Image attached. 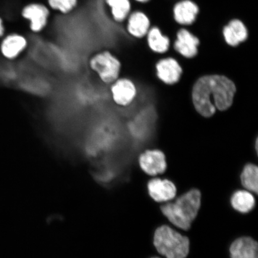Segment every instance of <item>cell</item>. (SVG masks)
Here are the masks:
<instances>
[{
	"label": "cell",
	"instance_id": "obj_1",
	"mask_svg": "<svg viewBox=\"0 0 258 258\" xmlns=\"http://www.w3.org/2000/svg\"><path fill=\"white\" fill-rule=\"evenodd\" d=\"M236 88L227 77L219 75L201 77L193 87L192 98L200 114L211 117L218 109L227 110L233 102Z\"/></svg>",
	"mask_w": 258,
	"mask_h": 258
},
{
	"label": "cell",
	"instance_id": "obj_2",
	"mask_svg": "<svg viewBox=\"0 0 258 258\" xmlns=\"http://www.w3.org/2000/svg\"><path fill=\"white\" fill-rule=\"evenodd\" d=\"M201 195L197 189L185 194L174 203L161 207V211L176 227L188 230L201 207Z\"/></svg>",
	"mask_w": 258,
	"mask_h": 258
},
{
	"label": "cell",
	"instance_id": "obj_3",
	"mask_svg": "<svg viewBox=\"0 0 258 258\" xmlns=\"http://www.w3.org/2000/svg\"><path fill=\"white\" fill-rule=\"evenodd\" d=\"M154 243L157 251L167 258H185L189 253L188 238L166 225L157 229Z\"/></svg>",
	"mask_w": 258,
	"mask_h": 258
},
{
	"label": "cell",
	"instance_id": "obj_4",
	"mask_svg": "<svg viewBox=\"0 0 258 258\" xmlns=\"http://www.w3.org/2000/svg\"><path fill=\"white\" fill-rule=\"evenodd\" d=\"M89 66L105 85H111L120 77L121 63L110 50H101L93 54L89 60Z\"/></svg>",
	"mask_w": 258,
	"mask_h": 258
},
{
	"label": "cell",
	"instance_id": "obj_5",
	"mask_svg": "<svg viewBox=\"0 0 258 258\" xmlns=\"http://www.w3.org/2000/svg\"><path fill=\"white\" fill-rule=\"evenodd\" d=\"M22 18L29 22V29L32 33L40 34L48 25L51 10L40 2H31L25 5L21 11Z\"/></svg>",
	"mask_w": 258,
	"mask_h": 258
},
{
	"label": "cell",
	"instance_id": "obj_6",
	"mask_svg": "<svg viewBox=\"0 0 258 258\" xmlns=\"http://www.w3.org/2000/svg\"><path fill=\"white\" fill-rule=\"evenodd\" d=\"M0 43V52L9 60H14L23 53L28 47V38L19 32L5 34Z\"/></svg>",
	"mask_w": 258,
	"mask_h": 258
},
{
	"label": "cell",
	"instance_id": "obj_7",
	"mask_svg": "<svg viewBox=\"0 0 258 258\" xmlns=\"http://www.w3.org/2000/svg\"><path fill=\"white\" fill-rule=\"evenodd\" d=\"M200 43L201 41L196 35L185 27H182L177 31L172 46L180 55L192 58L198 55Z\"/></svg>",
	"mask_w": 258,
	"mask_h": 258
},
{
	"label": "cell",
	"instance_id": "obj_8",
	"mask_svg": "<svg viewBox=\"0 0 258 258\" xmlns=\"http://www.w3.org/2000/svg\"><path fill=\"white\" fill-rule=\"evenodd\" d=\"M110 92L116 105L121 106H128L136 97L137 88L132 80L127 78H119L111 84Z\"/></svg>",
	"mask_w": 258,
	"mask_h": 258
},
{
	"label": "cell",
	"instance_id": "obj_9",
	"mask_svg": "<svg viewBox=\"0 0 258 258\" xmlns=\"http://www.w3.org/2000/svg\"><path fill=\"white\" fill-rule=\"evenodd\" d=\"M124 30L134 39L145 38L151 28L149 18L144 12L139 10L132 11L124 24Z\"/></svg>",
	"mask_w": 258,
	"mask_h": 258
},
{
	"label": "cell",
	"instance_id": "obj_10",
	"mask_svg": "<svg viewBox=\"0 0 258 258\" xmlns=\"http://www.w3.org/2000/svg\"><path fill=\"white\" fill-rule=\"evenodd\" d=\"M199 12V6L192 0H179L173 8L174 20L183 27L192 25Z\"/></svg>",
	"mask_w": 258,
	"mask_h": 258
},
{
	"label": "cell",
	"instance_id": "obj_11",
	"mask_svg": "<svg viewBox=\"0 0 258 258\" xmlns=\"http://www.w3.org/2000/svg\"><path fill=\"white\" fill-rule=\"evenodd\" d=\"M140 166L150 175L163 173L166 169L165 156L159 150L147 151L140 157Z\"/></svg>",
	"mask_w": 258,
	"mask_h": 258
},
{
	"label": "cell",
	"instance_id": "obj_12",
	"mask_svg": "<svg viewBox=\"0 0 258 258\" xmlns=\"http://www.w3.org/2000/svg\"><path fill=\"white\" fill-rule=\"evenodd\" d=\"M222 36L228 46L236 47L247 39V29L240 19H233L222 29Z\"/></svg>",
	"mask_w": 258,
	"mask_h": 258
},
{
	"label": "cell",
	"instance_id": "obj_13",
	"mask_svg": "<svg viewBox=\"0 0 258 258\" xmlns=\"http://www.w3.org/2000/svg\"><path fill=\"white\" fill-rule=\"evenodd\" d=\"M156 69L159 78L167 85H173L178 82L182 73L177 61L172 57L160 60Z\"/></svg>",
	"mask_w": 258,
	"mask_h": 258
},
{
	"label": "cell",
	"instance_id": "obj_14",
	"mask_svg": "<svg viewBox=\"0 0 258 258\" xmlns=\"http://www.w3.org/2000/svg\"><path fill=\"white\" fill-rule=\"evenodd\" d=\"M148 188L151 198L157 202L169 201L176 196V187L168 180L154 179L148 183Z\"/></svg>",
	"mask_w": 258,
	"mask_h": 258
},
{
	"label": "cell",
	"instance_id": "obj_15",
	"mask_svg": "<svg viewBox=\"0 0 258 258\" xmlns=\"http://www.w3.org/2000/svg\"><path fill=\"white\" fill-rule=\"evenodd\" d=\"M145 38L148 47L153 52L163 54L170 49V38L163 34L160 29L156 26L150 28Z\"/></svg>",
	"mask_w": 258,
	"mask_h": 258
},
{
	"label": "cell",
	"instance_id": "obj_16",
	"mask_svg": "<svg viewBox=\"0 0 258 258\" xmlns=\"http://www.w3.org/2000/svg\"><path fill=\"white\" fill-rule=\"evenodd\" d=\"M231 258H258L257 243L251 238L235 240L230 248Z\"/></svg>",
	"mask_w": 258,
	"mask_h": 258
},
{
	"label": "cell",
	"instance_id": "obj_17",
	"mask_svg": "<svg viewBox=\"0 0 258 258\" xmlns=\"http://www.w3.org/2000/svg\"><path fill=\"white\" fill-rule=\"evenodd\" d=\"M104 3L109 9L112 21L117 24H124L132 12L131 0H104Z\"/></svg>",
	"mask_w": 258,
	"mask_h": 258
},
{
	"label": "cell",
	"instance_id": "obj_18",
	"mask_svg": "<svg viewBox=\"0 0 258 258\" xmlns=\"http://www.w3.org/2000/svg\"><path fill=\"white\" fill-rule=\"evenodd\" d=\"M254 197L251 193L246 191H238L234 193L231 199V204L233 208L242 213L249 212L254 206Z\"/></svg>",
	"mask_w": 258,
	"mask_h": 258
},
{
	"label": "cell",
	"instance_id": "obj_19",
	"mask_svg": "<svg viewBox=\"0 0 258 258\" xmlns=\"http://www.w3.org/2000/svg\"><path fill=\"white\" fill-rule=\"evenodd\" d=\"M242 184L248 190L257 193L258 191V169L254 164H247L241 176Z\"/></svg>",
	"mask_w": 258,
	"mask_h": 258
},
{
	"label": "cell",
	"instance_id": "obj_20",
	"mask_svg": "<svg viewBox=\"0 0 258 258\" xmlns=\"http://www.w3.org/2000/svg\"><path fill=\"white\" fill-rule=\"evenodd\" d=\"M78 5L79 0H47L48 8L64 15L70 14Z\"/></svg>",
	"mask_w": 258,
	"mask_h": 258
},
{
	"label": "cell",
	"instance_id": "obj_21",
	"mask_svg": "<svg viewBox=\"0 0 258 258\" xmlns=\"http://www.w3.org/2000/svg\"><path fill=\"white\" fill-rule=\"evenodd\" d=\"M6 34V27L3 19L0 16V38Z\"/></svg>",
	"mask_w": 258,
	"mask_h": 258
},
{
	"label": "cell",
	"instance_id": "obj_22",
	"mask_svg": "<svg viewBox=\"0 0 258 258\" xmlns=\"http://www.w3.org/2000/svg\"><path fill=\"white\" fill-rule=\"evenodd\" d=\"M135 2L140 3V4H144L150 1V0H133Z\"/></svg>",
	"mask_w": 258,
	"mask_h": 258
},
{
	"label": "cell",
	"instance_id": "obj_23",
	"mask_svg": "<svg viewBox=\"0 0 258 258\" xmlns=\"http://www.w3.org/2000/svg\"><path fill=\"white\" fill-rule=\"evenodd\" d=\"M153 258H159V257H153Z\"/></svg>",
	"mask_w": 258,
	"mask_h": 258
}]
</instances>
